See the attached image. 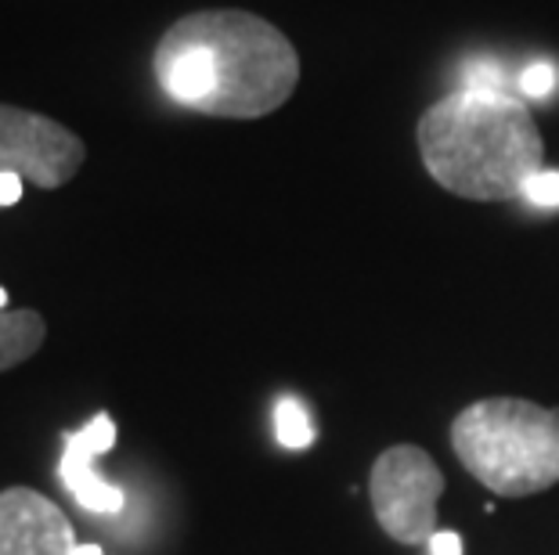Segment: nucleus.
<instances>
[{
    "label": "nucleus",
    "mask_w": 559,
    "mask_h": 555,
    "mask_svg": "<svg viewBox=\"0 0 559 555\" xmlns=\"http://www.w3.org/2000/svg\"><path fill=\"white\" fill-rule=\"evenodd\" d=\"M372 509L379 527L401 545H430L437 534V502L444 494V472L423 447H386L372 466Z\"/></svg>",
    "instance_id": "nucleus-4"
},
{
    "label": "nucleus",
    "mask_w": 559,
    "mask_h": 555,
    "mask_svg": "<svg viewBox=\"0 0 559 555\" xmlns=\"http://www.w3.org/2000/svg\"><path fill=\"white\" fill-rule=\"evenodd\" d=\"M462 87H469V91H509L506 69L498 65V62H487V58H480V62H473L466 69V76H462Z\"/></svg>",
    "instance_id": "nucleus-11"
},
{
    "label": "nucleus",
    "mask_w": 559,
    "mask_h": 555,
    "mask_svg": "<svg viewBox=\"0 0 559 555\" xmlns=\"http://www.w3.org/2000/svg\"><path fill=\"white\" fill-rule=\"evenodd\" d=\"M0 311H8V289H0Z\"/></svg>",
    "instance_id": "nucleus-16"
},
{
    "label": "nucleus",
    "mask_w": 559,
    "mask_h": 555,
    "mask_svg": "<svg viewBox=\"0 0 559 555\" xmlns=\"http://www.w3.org/2000/svg\"><path fill=\"white\" fill-rule=\"evenodd\" d=\"M0 555H76L73 523L40 491H0Z\"/></svg>",
    "instance_id": "nucleus-6"
},
{
    "label": "nucleus",
    "mask_w": 559,
    "mask_h": 555,
    "mask_svg": "<svg viewBox=\"0 0 559 555\" xmlns=\"http://www.w3.org/2000/svg\"><path fill=\"white\" fill-rule=\"evenodd\" d=\"M275 433L282 447H293V451H304V447L314 444V426L307 419V408L296 397H282L275 405Z\"/></svg>",
    "instance_id": "nucleus-9"
},
{
    "label": "nucleus",
    "mask_w": 559,
    "mask_h": 555,
    "mask_svg": "<svg viewBox=\"0 0 559 555\" xmlns=\"http://www.w3.org/2000/svg\"><path fill=\"white\" fill-rule=\"evenodd\" d=\"M116 444V422L109 415H94L87 426L69 433L66 436V455H62V466H58V476L73 498L91 512H120L127 505V494L112 483H105L98 476V455L112 451Z\"/></svg>",
    "instance_id": "nucleus-7"
},
{
    "label": "nucleus",
    "mask_w": 559,
    "mask_h": 555,
    "mask_svg": "<svg viewBox=\"0 0 559 555\" xmlns=\"http://www.w3.org/2000/svg\"><path fill=\"white\" fill-rule=\"evenodd\" d=\"M87 159V145L51 116L0 105V173H19L44 192L69 184Z\"/></svg>",
    "instance_id": "nucleus-5"
},
{
    "label": "nucleus",
    "mask_w": 559,
    "mask_h": 555,
    "mask_svg": "<svg viewBox=\"0 0 559 555\" xmlns=\"http://www.w3.org/2000/svg\"><path fill=\"white\" fill-rule=\"evenodd\" d=\"M556 80H559V73L552 62H531L520 73V98H531V101L549 98L556 91Z\"/></svg>",
    "instance_id": "nucleus-10"
},
{
    "label": "nucleus",
    "mask_w": 559,
    "mask_h": 555,
    "mask_svg": "<svg viewBox=\"0 0 559 555\" xmlns=\"http://www.w3.org/2000/svg\"><path fill=\"white\" fill-rule=\"evenodd\" d=\"M152 69L166 98L217 120H260L300 84V55L289 37L235 8L177 19L156 44Z\"/></svg>",
    "instance_id": "nucleus-1"
},
{
    "label": "nucleus",
    "mask_w": 559,
    "mask_h": 555,
    "mask_svg": "<svg viewBox=\"0 0 559 555\" xmlns=\"http://www.w3.org/2000/svg\"><path fill=\"white\" fill-rule=\"evenodd\" d=\"M430 555H462V538L451 530H437L430 538Z\"/></svg>",
    "instance_id": "nucleus-13"
},
{
    "label": "nucleus",
    "mask_w": 559,
    "mask_h": 555,
    "mask_svg": "<svg viewBox=\"0 0 559 555\" xmlns=\"http://www.w3.org/2000/svg\"><path fill=\"white\" fill-rule=\"evenodd\" d=\"M76 555H105L102 545H76Z\"/></svg>",
    "instance_id": "nucleus-15"
},
{
    "label": "nucleus",
    "mask_w": 559,
    "mask_h": 555,
    "mask_svg": "<svg viewBox=\"0 0 559 555\" xmlns=\"http://www.w3.org/2000/svg\"><path fill=\"white\" fill-rule=\"evenodd\" d=\"M419 156L448 192L509 203L542 170L545 141L520 94L459 87L423 112Z\"/></svg>",
    "instance_id": "nucleus-2"
},
{
    "label": "nucleus",
    "mask_w": 559,
    "mask_h": 555,
    "mask_svg": "<svg viewBox=\"0 0 559 555\" xmlns=\"http://www.w3.org/2000/svg\"><path fill=\"white\" fill-rule=\"evenodd\" d=\"M19 198H22V177L0 173V206H15Z\"/></svg>",
    "instance_id": "nucleus-14"
},
{
    "label": "nucleus",
    "mask_w": 559,
    "mask_h": 555,
    "mask_svg": "<svg viewBox=\"0 0 559 555\" xmlns=\"http://www.w3.org/2000/svg\"><path fill=\"white\" fill-rule=\"evenodd\" d=\"M523 198L534 206H559V170H538L523 188Z\"/></svg>",
    "instance_id": "nucleus-12"
},
{
    "label": "nucleus",
    "mask_w": 559,
    "mask_h": 555,
    "mask_svg": "<svg viewBox=\"0 0 559 555\" xmlns=\"http://www.w3.org/2000/svg\"><path fill=\"white\" fill-rule=\"evenodd\" d=\"M47 322L37 311H0V372H11L15 364L29 361L44 347Z\"/></svg>",
    "instance_id": "nucleus-8"
},
{
    "label": "nucleus",
    "mask_w": 559,
    "mask_h": 555,
    "mask_svg": "<svg viewBox=\"0 0 559 555\" xmlns=\"http://www.w3.org/2000/svg\"><path fill=\"white\" fill-rule=\"evenodd\" d=\"M451 447L498 498H527L559 483V411L534 400H477L451 422Z\"/></svg>",
    "instance_id": "nucleus-3"
}]
</instances>
